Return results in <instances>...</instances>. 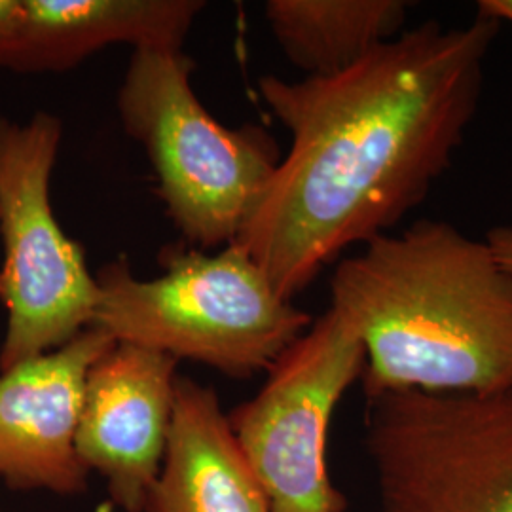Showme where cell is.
Masks as SVG:
<instances>
[{"instance_id":"cell-1","label":"cell","mask_w":512,"mask_h":512,"mask_svg":"<svg viewBox=\"0 0 512 512\" xmlns=\"http://www.w3.org/2000/svg\"><path fill=\"white\" fill-rule=\"evenodd\" d=\"M501 23L429 19L332 76H264L258 92L291 133L232 245L293 302L344 251L389 234L450 169L484 90Z\"/></svg>"},{"instance_id":"cell-2","label":"cell","mask_w":512,"mask_h":512,"mask_svg":"<svg viewBox=\"0 0 512 512\" xmlns=\"http://www.w3.org/2000/svg\"><path fill=\"white\" fill-rule=\"evenodd\" d=\"M330 308L348 317L365 346L366 399L512 387V275L486 239L448 220H416L342 258Z\"/></svg>"},{"instance_id":"cell-3","label":"cell","mask_w":512,"mask_h":512,"mask_svg":"<svg viewBox=\"0 0 512 512\" xmlns=\"http://www.w3.org/2000/svg\"><path fill=\"white\" fill-rule=\"evenodd\" d=\"M95 279L92 327L230 378L268 372L313 323L232 243L215 255L167 251L164 274L154 279L135 277L126 260L110 262Z\"/></svg>"},{"instance_id":"cell-4","label":"cell","mask_w":512,"mask_h":512,"mask_svg":"<svg viewBox=\"0 0 512 512\" xmlns=\"http://www.w3.org/2000/svg\"><path fill=\"white\" fill-rule=\"evenodd\" d=\"M192 73L183 48H137L116 105L126 133L147 150L173 224L190 243L215 249L238 238L281 152L260 126L217 122Z\"/></svg>"},{"instance_id":"cell-5","label":"cell","mask_w":512,"mask_h":512,"mask_svg":"<svg viewBox=\"0 0 512 512\" xmlns=\"http://www.w3.org/2000/svg\"><path fill=\"white\" fill-rule=\"evenodd\" d=\"M61 120L0 116V300L8 311L0 372L65 346L93 325L99 289L82 247L55 219L50 183Z\"/></svg>"},{"instance_id":"cell-6","label":"cell","mask_w":512,"mask_h":512,"mask_svg":"<svg viewBox=\"0 0 512 512\" xmlns=\"http://www.w3.org/2000/svg\"><path fill=\"white\" fill-rule=\"evenodd\" d=\"M382 512H512V387L366 399Z\"/></svg>"},{"instance_id":"cell-7","label":"cell","mask_w":512,"mask_h":512,"mask_svg":"<svg viewBox=\"0 0 512 512\" xmlns=\"http://www.w3.org/2000/svg\"><path fill=\"white\" fill-rule=\"evenodd\" d=\"M365 370V346L346 315L313 319L268 370V380L228 414L232 433L272 512H346L329 473L334 410Z\"/></svg>"},{"instance_id":"cell-8","label":"cell","mask_w":512,"mask_h":512,"mask_svg":"<svg viewBox=\"0 0 512 512\" xmlns=\"http://www.w3.org/2000/svg\"><path fill=\"white\" fill-rule=\"evenodd\" d=\"M179 361L156 349L116 342L93 363L82 401L76 452L107 482L110 501L143 512L162 471Z\"/></svg>"},{"instance_id":"cell-9","label":"cell","mask_w":512,"mask_h":512,"mask_svg":"<svg viewBox=\"0 0 512 512\" xmlns=\"http://www.w3.org/2000/svg\"><path fill=\"white\" fill-rule=\"evenodd\" d=\"M114 344L105 330L88 327L65 346L0 372V478L10 488L88 490L76 433L88 372Z\"/></svg>"},{"instance_id":"cell-10","label":"cell","mask_w":512,"mask_h":512,"mask_svg":"<svg viewBox=\"0 0 512 512\" xmlns=\"http://www.w3.org/2000/svg\"><path fill=\"white\" fill-rule=\"evenodd\" d=\"M202 0H21L18 29L0 46V69L63 73L114 44L183 48Z\"/></svg>"},{"instance_id":"cell-11","label":"cell","mask_w":512,"mask_h":512,"mask_svg":"<svg viewBox=\"0 0 512 512\" xmlns=\"http://www.w3.org/2000/svg\"><path fill=\"white\" fill-rule=\"evenodd\" d=\"M143 512H272L213 387L177 378L164 465Z\"/></svg>"},{"instance_id":"cell-12","label":"cell","mask_w":512,"mask_h":512,"mask_svg":"<svg viewBox=\"0 0 512 512\" xmlns=\"http://www.w3.org/2000/svg\"><path fill=\"white\" fill-rule=\"evenodd\" d=\"M404 0H270L268 25L285 57L306 76L342 73L406 29Z\"/></svg>"},{"instance_id":"cell-13","label":"cell","mask_w":512,"mask_h":512,"mask_svg":"<svg viewBox=\"0 0 512 512\" xmlns=\"http://www.w3.org/2000/svg\"><path fill=\"white\" fill-rule=\"evenodd\" d=\"M484 239L490 245L499 266L512 275V224L494 226Z\"/></svg>"},{"instance_id":"cell-14","label":"cell","mask_w":512,"mask_h":512,"mask_svg":"<svg viewBox=\"0 0 512 512\" xmlns=\"http://www.w3.org/2000/svg\"><path fill=\"white\" fill-rule=\"evenodd\" d=\"M21 0H0V46L8 42L18 29Z\"/></svg>"},{"instance_id":"cell-15","label":"cell","mask_w":512,"mask_h":512,"mask_svg":"<svg viewBox=\"0 0 512 512\" xmlns=\"http://www.w3.org/2000/svg\"><path fill=\"white\" fill-rule=\"evenodd\" d=\"M476 14L495 19L501 25L512 23V0H480Z\"/></svg>"}]
</instances>
